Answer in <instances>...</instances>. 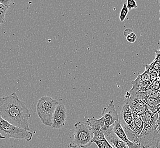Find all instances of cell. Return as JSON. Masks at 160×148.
Listing matches in <instances>:
<instances>
[{"instance_id":"e0dca14e","label":"cell","mask_w":160,"mask_h":148,"mask_svg":"<svg viewBox=\"0 0 160 148\" xmlns=\"http://www.w3.org/2000/svg\"><path fill=\"white\" fill-rule=\"evenodd\" d=\"M8 8H9L8 7H6L0 3V23L1 24L3 23Z\"/></svg>"},{"instance_id":"9c48e42d","label":"cell","mask_w":160,"mask_h":148,"mask_svg":"<svg viewBox=\"0 0 160 148\" xmlns=\"http://www.w3.org/2000/svg\"><path fill=\"white\" fill-rule=\"evenodd\" d=\"M125 103L128 104L133 113L140 117L142 116L147 110H149L145 100L129 98L126 99Z\"/></svg>"},{"instance_id":"30bf717a","label":"cell","mask_w":160,"mask_h":148,"mask_svg":"<svg viewBox=\"0 0 160 148\" xmlns=\"http://www.w3.org/2000/svg\"><path fill=\"white\" fill-rule=\"evenodd\" d=\"M113 132L117 136L118 138L121 139L122 141L124 142L128 145V148H142L140 144L138 142L131 141L128 139L127 136L125 133L124 130L122 127L120 121H116L113 125Z\"/></svg>"},{"instance_id":"484cf974","label":"cell","mask_w":160,"mask_h":148,"mask_svg":"<svg viewBox=\"0 0 160 148\" xmlns=\"http://www.w3.org/2000/svg\"><path fill=\"white\" fill-rule=\"evenodd\" d=\"M158 121H157V123L158 125V132L160 131V113H158Z\"/></svg>"},{"instance_id":"cb8c5ba5","label":"cell","mask_w":160,"mask_h":148,"mask_svg":"<svg viewBox=\"0 0 160 148\" xmlns=\"http://www.w3.org/2000/svg\"><path fill=\"white\" fill-rule=\"evenodd\" d=\"M159 79H160V78H159L158 75L157 74V72H154L150 74L149 81L151 82V83L155 82L158 80H159Z\"/></svg>"},{"instance_id":"4316f807","label":"cell","mask_w":160,"mask_h":148,"mask_svg":"<svg viewBox=\"0 0 160 148\" xmlns=\"http://www.w3.org/2000/svg\"><path fill=\"white\" fill-rule=\"evenodd\" d=\"M157 74L158 75V76H159V78H160V70H159V71L157 72Z\"/></svg>"},{"instance_id":"3957f363","label":"cell","mask_w":160,"mask_h":148,"mask_svg":"<svg viewBox=\"0 0 160 148\" xmlns=\"http://www.w3.org/2000/svg\"><path fill=\"white\" fill-rule=\"evenodd\" d=\"M74 139L68 145L70 148H88L92 144L93 133L88 124L79 121L74 125Z\"/></svg>"},{"instance_id":"277c9868","label":"cell","mask_w":160,"mask_h":148,"mask_svg":"<svg viewBox=\"0 0 160 148\" xmlns=\"http://www.w3.org/2000/svg\"><path fill=\"white\" fill-rule=\"evenodd\" d=\"M58 101L48 96H42L39 99L36 106L37 113L43 124L52 126L55 111L59 104Z\"/></svg>"},{"instance_id":"d6986e66","label":"cell","mask_w":160,"mask_h":148,"mask_svg":"<svg viewBox=\"0 0 160 148\" xmlns=\"http://www.w3.org/2000/svg\"><path fill=\"white\" fill-rule=\"evenodd\" d=\"M107 139L102 133V131L100 130L99 132L95 133L93 139V142L95 141H102V140H106Z\"/></svg>"},{"instance_id":"ac0fdd59","label":"cell","mask_w":160,"mask_h":148,"mask_svg":"<svg viewBox=\"0 0 160 148\" xmlns=\"http://www.w3.org/2000/svg\"><path fill=\"white\" fill-rule=\"evenodd\" d=\"M96 144L98 148H113L109 143V142L106 140H102L99 141L94 142Z\"/></svg>"},{"instance_id":"ffe728a7","label":"cell","mask_w":160,"mask_h":148,"mask_svg":"<svg viewBox=\"0 0 160 148\" xmlns=\"http://www.w3.org/2000/svg\"><path fill=\"white\" fill-rule=\"evenodd\" d=\"M145 93H146V96L147 98H156L157 99V98L160 97V94L157 91L148 90L147 91H145Z\"/></svg>"},{"instance_id":"9a60e30c","label":"cell","mask_w":160,"mask_h":148,"mask_svg":"<svg viewBox=\"0 0 160 148\" xmlns=\"http://www.w3.org/2000/svg\"><path fill=\"white\" fill-rule=\"evenodd\" d=\"M124 35L126 37L127 41L129 43L136 42L137 37L135 32L131 29H126L124 32Z\"/></svg>"},{"instance_id":"83f0119b","label":"cell","mask_w":160,"mask_h":148,"mask_svg":"<svg viewBox=\"0 0 160 148\" xmlns=\"http://www.w3.org/2000/svg\"><path fill=\"white\" fill-rule=\"evenodd\" d=\"M157 2H158V3H160V0H158V1H157Z\"/></svg>"},{"instance_id":"d4e9b609","label":"cell","mask_w":160,"mask_h":148,"mask_svg":"<svg viewBox=\"0 0 160 148\" xmlns=\"http://www.w3.org/2000/svg\"><path fill=\"white\" fill-rule=\"evenodd\" d=\"M12 2L10 0H0V3L6 7H9L10 4Z\"/></svg>"},{"instance_id":"603a6c76","label":"cell","mask_w":160,"mask_h":148,"mask_svg":"<svg viewBox=\"0 0 160 148\" xmlns=\"http://www.w3.org/2000/svg\"><path fill=\"white\" fill-rule=\"evenodd\" d=\"M150 74L147 71H144L142 74H140V79L142 82H149V81Z\"/></svg>"},{"instance_id":"5bb4252c","label":"cell","mask_w":160,"mask_h":148,"mask_svg":"<svg viewBox=\"0 0 160 148\" xmlns=\"http://www.w3.org/2000/svg\"><path fill=\"white\" fill-rule=\"evenodd\" d=\"M133 118H134V122H133L134 129L133 132L135 136L138 139V136L141 134L144 128V122L141 117L136 115L135 113H133Z\"/></svg>"},{"instance_id":"6da1fadb","label":"cell","mask_w":160,"mask_h":148,"mask_svg":"<svg viewBox=\"0 0 160 148\" xmlns=\"http://www.w3.org/2000/svg\"><path fill=\"white\" fill-rule=\"evenodd\" d=\"M0 116L18 128L29 131V120L31 117L29 109L16 93L0 97Z\"/></svg>"},{"instance_id":"2e32d148","label":"cell","mask_w":160,"mask_h":148,"mask_svg":"<svg viewBox=\"0 0 160 148\" xmlns=\"http://www.w3.org/2000/svg\"><path fill=\"white\" fill-rule=\"evenodd\" d=\"M128 13H129V10L127 7V3H124L123 7H122V10L120 13V17H119L120 20L122 22H123L125 20L126 17L128 15Z\"/></svg>"},{"instance_id":"7a4b0ae2","label":"cell","mask_w":160,"mask_h":148,"mask_svg":"<svg viewBox=\"0 0 160 148\" xmlns=\"http://www.w3.org/2000/svg\"><path fill=\"white\" fill-rule=\"evenodd\" d=\"M144 128L138 137V142L142 148H158L160 142V133L157 123L158 114L148 110L141 117Z\"/></svg>"},{"instance_id":"5b68a950","label":"cell","mask_w":160,"mask_h":148,"mask_svg":"<svg viewBox=\"0 0 160 148\" xmlns=\"http://www.w3.org/2000/svg\"><path fill=\"white\" fill-rule=\"evenodd\" d=\"M32 136V132L13 126L0 116V139H19L30 141Z\"/></svg>"},{"instance_id":"52a82bcc","label":"cell","mask_w":160,"mask_h":148,"mask_svg":"<svg viewBox=\"0 0 160 148\" xmlns=\"http://www.w3.org/2000/svg\"><path fill=\"white\" fill-rule=\"evenodd\" d=\"M119 121L124 131L131 130L132 132L133 131V113L127 103H125L122 107L121 116L119 117Z\"/></svg>"},{"instance_id":"8992f818","label":"cell","mask_w":160,"mask_h":148,"mask_svg":"<svg viewBox=\"0 0 160 148\" xmlns=\"http://www.w3.org/2000/svg\"><path fill=\"white\" fill-rule=\"evenodd\" d=\"M102 117L104 122L103 128H109L119 120V116L116 110L113 100H111L107 106L103 108Z\"/></svg>"},{"instance_id":"ba28073f","label":"cell","mask_w":160,"mask_h":148,"mask_svg":"<svg viewBox=\"0 0 160 148\" xmlns=\"http://www.w3.org/2000/svg\"><path fill=\"white\" fill-rule=\"evenodd\" d=\"M67 120V112L64 104L59 103L55 111L52 128L54 129H60L64 126Z\"/></svg>"},{"instance_id":"7c38bea8","label":"cell","mask_w":160,"mask_h":148,"mask_svg":"<svg viewBox=\"0 0 160 148\" xmlns=\"http://www.w3.org/2000/svg\"><path fill=\"white\" fill-rule=\"evenodd\" d=\"M86 122L88 124L91 129H92L93 135L99 132L104 126V119L102 117L100 119H96L95 117L88 119L87 120Z\"/></svg>"},{"instance_id":"7402d4cb","label":"cell","mask_w":160,"mask_h":148,"mask_svg":"<svg viewBox=\"0 0 160 148\" xmlns=\"http://www.w3.org/2000/svg\"><path fill=\"white\" fill-rule=\"evenodd\" d=\"M160 88V79L151 84L149 87V90L158 91Z\"/></svg>"},{"instance_id":"f1b7e54d","label":"cell","mask_w":160,"mask_h":148,"mask_svg":"<svg viewBox=\"0 0 160 148\" xmlns=\"http://www.w3.org/2000/svg\"><path fill=\"white\" fill-rule=\"evenodd\" d=\"M1 23H0V26H1Z\"/></svg>"},{"instance_id":"8fae6325","label":"cell","mask_w":160,"mask_h":148,"mask_svg":"<svg viewBox=\"0 0 160 148\" xmlns=\"http://www.w3.org/2000/svg\"><path fill=\"white\" fill-rule=\"evenodd\" d=\"M132 88L129 91L130 96L133 94L138 93L140 91H146L149 90V87L151 85V83L149 82H142L140 79V74H138V77L135 81H132L131 82ZM130 98V97H129Z\"/></svg>"},{"instance_id":"44dd1931","label":"cell","mask_w":160,"mask_h":148,"mask_svg":"<svg viewBox=\"0 0 160 148\" xmlns=\"http://www.w3.org/2000/svg\"><path fill=\"white\" fill-rule=\"evenodd\" d=\"M127 5L129 11L133 9H136L138 7V4L135 0H128L127 2Z\"/></svg>"},{"instance_id":"4fadbf2b","label":"cell","mask_w":160,"mask_h":148,"mask_svg":"<svg viewBox=\"0 0 160 148\" xmlns=\"http://www.w3.org/2000/svg\"><path fill=\"white\" fill-rule=\"evenodd\" d=\"M106 139L113 148H128L127 144L119 139L113 132Z\"/></svg>"}]
</instances>
